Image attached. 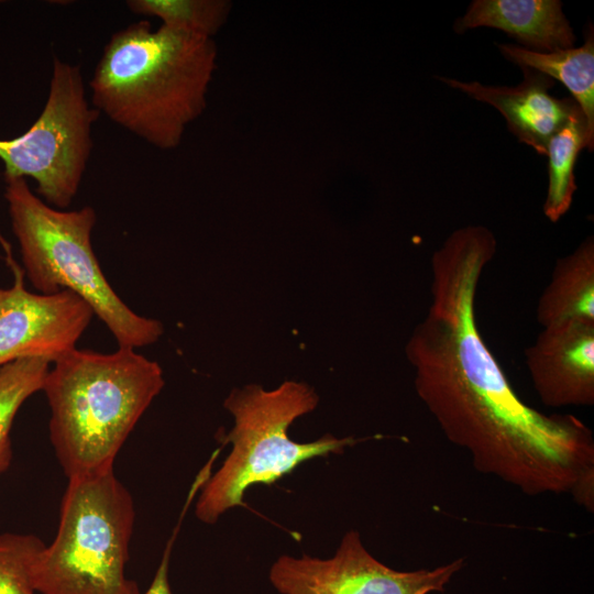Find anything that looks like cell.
Here are the masks:
<instances>
[{
    "mask_svg": "<svg viewBox=\"0 0 594 594\" xmlns=\"http://www.w3.org/2000/svg\"><path fill=\"white\" fill-rule=\"evenodd\" d=\"M48 370L50 362L42 359H21L0 367V474L12 460L14 418L24 402L42 391Z\"/></svg>",
    "mask_w": 594,
    "mask_h": 594,
    "instance_id": "17",
    "label": "cell"
},
{
    "mask_svg": "<svg viewBox=\"0 0 594 594\" xmlns=\"http://www.w3.org/2000/svg\"><path fill=\"white\" fill-rule=\"evenodd\" d=\"M501 53L520 67L531 68L563 84L581 108L588 129L594 132V36L576 48L537 52L513 44L499 45Z\"/></svg>",
    "mask_w": 594,
    "mask_h": 594,
    "instance_id": "14",
    "label": "cell"
},
{
    "mask_svg": "<svg viewBox=\"0 0 594 594\" xmlns=\"http://www.w3.org/2000/svg\"><path fill=\"white\" fill-rule=\"evenodd\" d=\"M212 38L142 20L113 33L89 81L91 106L160 150L177 147L205 110Z\"/></svg>",
    "mask_w": 594,
    "mask_h": 594,
    "instance_id": "2",
    "label": "cell"
},
{
    "mask_svg": "<svg viewBox=\"0 0 594 594\" xmlns=\"http://www.w3.org/2000/svg\"><path fill=\"white\" fill-rule=\"evenodd\" d=\"M462 566L458 559L435 569L397 571L375 559L360 534L350 530L332 558L284 554L268 578L280 594H430L442 592Z\"/></svg>",
    "mask_w": 594,
    "mask_h": 594,
    "instance_id": "8",
    "label": "cell"
},
{
    "mask_svg": "<svg viewBox=\"0 0 594 594\" xmlns=\"http://www.w3.org/2000/svg\"><path fill=\"white\" fill-rule=\"evenodd\" d=\"M99 114L87 100L80 68L55 57L38 118L21 135L0 139L4 176L32 178L47 205L65 210L82 180Z\"/></svg>",
    "mask_w": 594,
    "mask_h": 594,
    "instance_id": "7",
    "label": "cell"
},
{
    "mask_svg": "<svg viewBox=\"0 0 594 594\" xmlns=\"http://www.w3.org/2000/svg\"><path fill=\"white\" fill-rule=\"evenodd\" d=\"M45 543L35 535L0 534V594H35L31 570Z\"/></svg>",
    "mask_w": 594,
    "mask_h": 594,
    "instance_id": "18",
    "label": "cell"
},
{
    "mask_svg": "<svg viewBox=\"0 0 594 594\" xmlns=\"http://www.w3.org/2000/svg\"><path fill=\"white\" fill-rule=\"evenodd\" d=\"M594 132L578 106L569 120L549 140L546 155L549 158V186L543 205L546 217L557 222L570 209L576 190L574 167L579 153L592 151Z\"/></svg>",
    "mask_w": 594,
    "mask_h": 594,
    "instance_id": "15",
    "label": "cell"
},
{
    "mask_svg": "<svg viewBox=\"0 0 594 594\" xmlns=\"http://www.w3.org/2000/svg\"><path fill=\"white\" fill-rule=\"evenodd\" d=\"M4 197L24 273L41 294L69 289L107 326L120 348L156 342L161 321L134 312L112 289L91 245L97 216L92 207L63 210L47 205L25 178L4 176Z\"/></svg>",
    "mask_w": 594,
    "mask_h": 594,
    "instance_id": "4",
    "label": "cell"
},
{
    "mask_svg": "<svg viewBox=\"0 0 594 594\" xmlns=\"http://www.w3.org/2000/svg\"><path fill=\"white\" fill-rule=\"evenodd\" d=\"M10 288L0 287V367L21 359L54 363L76 349L94 310L69 289L33 294L23 284L24 271L9 262Z\"/></svg>",
    "mask_w": 594,
    "mask_h": 594,
    "instance_id": "9",
    "label": "cell"
},
{
    "mask_svg": "<svg viewBox=\"0 0 594 594\" xmlns=\"http://www.w3.org/2000/svg\"><path fill=\"white\" fill-rule=\"evenodd\" d=\"M525 360L546 406L594 404V321L575 319L543 327L525 350Z\"/></svg>",
    "mask_w": 594,
    "mask_h": 594,
    "instance_id": "10",
    "label": "cell"
},
{
    "mask_svg": "<svg viewBox=\"0 0 594 594\" xmlns=\"http://www.w3.org/2000/svg\"><path fill=\"white\" fill-rule=\"evenodd\" d=\"M135 509L112 471L68 480L57 534L35 559L41 594H141L125 574Z\"/></svg>",
    "mask_w": 594,
    "mask_h": 594,
    "instance_id": "6",
    "label": "cell"
},
{
    "mask_svg": "<svg viewBox=\"0 0 594 594\" xmlns=\"http://www.w3.org/2000/svg\"><path fill=\"white\" fill-rule=\"evenodd\" d=\"M163 387L158 363L131 348L108 354L75 349L54 362L42 391L51 408V442L68 480L112 471Z\"/></svg>",
    "mask_w": 594,
    "mask_h": 594,
    "instance_id": "3",
    "label": "cell"
},
{
    "mask_svg": "<svg viewBox=\"0 0 594 594\" xmlns=\"http://www.w3.org/2000/svg\"><path fill=\"white\" fill-rule=\"evenodd\" d=\"M488 26L504 31L537 52L571 48L573 30L558 0H475L454 23V31Z\"/></svg>",
    "mask_w": 594,
    "mask_h": 594,
    "instance_id": "12",
    "label": "cell"
},
{
    "mask_svg": "<svg viewBox=\"0 0 594 594\" xmlns=\"http://www.w3.org/2000/svg\"><path fill=\"white\" fill-rule=\"evenodd\" d=\"M318 402L312 387L294 381L272 391L256 384L234 388L224 400L234 426L223 442L231 443L232 450L220 469L205 480L195 507L197 518L213 524L227 510L243 506L250 486L271 485L305 461L340 454L354 446L358 440L353 437L324 435L306 443L289 438V426L311 413Z\"/></svg>",
    "mask_w": 594,
    "mask_h": 594,
    "instance_id": "5",
    "label": "cell"
},
{
    "mask_svg": "<svg viewBox=\"0 0 594 594\" xmlns=\"http://www.w3.org/2000/svg\"><path fill=\"white\" fill-rule=\"evenodd\" d=\"M520 68L524 81L515 87L485 86L477 81L462 82L444 77L440 79L495 107L519 142L546 155L549 140L565 124L579 105L572 98L558 99L551 96L549 90L554 80L549 76L531 68Z\"/></svg>",
    "mask_w": 594,
    "mask_h": 594,
    "instance_id": "11",
    "label": "cell"
},
{
    "mask_svg": "<svg viewBox=\"0 0 594 594\" xmlns=\"http://www.w3.org/2000/svg\"><path fill=\"white\" fill-rule=\"evenodd\" d=\"M175 534L167 542V546L164 550L163 557L156 569L154 578L144 594H173L170 585H169L168 571H169V560H170V554H172L173 542L175 540Z\"/></svg>",
    "mask_w": 594,
    "mask_h": 594,
    "instance_id": "19",
    "label": "cell"
},
{
    "mask_svg": "<svg viewBox=\"0 0 594 594\" xmlns=\"http://www.w3.org/2000/svg\"><path fill=\"white\" fill-rule=\"evenodd\" d=\"M138 15L157 18L163 26L212 38L226 24L232 4L227 0H129Z\"/></svg>",
    "mask_w": 594,
    "mask_h": 594,
    "instance_id": "16",
    "label": "cell"
},
{
    "mask_svg": "<svg viewBox=\"0 0 594 594\" xmlns=\"http://www.w3.org/2000/svg\"><path fill=\"white\" fill-rule=\"evenodd\" d=\"M536 314L542 327L575 319L594 321L593 237L557 261L550 282L538 300Z\"/></svg>",
    "mask_w": 594,
    "mask_h": 594,
    "instance_id": "13",
    "label": "cell"
},
{
    "mask_svg": "<svg viewBox=\"0 0 594 594\" xmlns=\"http://www.w3.org/2000/svg\"><path fill=\"white\" fill-rule=\"evenodd\" d=\"M496 252L483 226L452 232L431 257V301L405 346L420 400L473 466L527 495L572 494L594 477L592 430L544 415L515 393L483 340L477 285Z\"/></svg>",
    "mask_w": 594,
    "mask_h": 594,
    "instance_id": "1",
    "label": "cell"
}]
</instances>
